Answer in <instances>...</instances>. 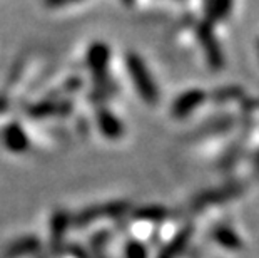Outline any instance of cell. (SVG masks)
<instances>
[{"mask_svg":"<svg viewBox=\"0 0 259 258\" xmlns=\"http://www.w3.org/2000/svg\"><path fill=\"white\" fill-rule=\"evenodd\" d=\"M127 67L131 70V76L136 82L137 89L144 96V99L147 102L157 101V89L154 86L151 76H149V70L146 69L144 62L137 56H134V54H131V56H127Z\"/></svg>","mask_w":259,"mask_h":258,"instance_id":"cell-1","label":"cell"},{"mask_svg":"<svg viewBox=\"0 0 259 258\" xmlns=\"http://www.w3.org/2000/svg\"><path fill=\"white\" fill-rule=\"evenodd\" d=\"M204 99L202 91H189L186 92L183 97H179L178 102L174 104V114L176 116H186L189 114L196 106H199L201 101Z\"/></svg>","mask_w":259,"mask_h":258,"instance_id":"cell-2","label":"cell"},{"mask_svg":"<svg viewBox=\"0 0 259 258\" xmlns=\"http://www.w3.org/2000/svg\"><path fill=\"white\" fill-rule=\"evenodd\" d=\"M101 129L107 136H117L120 134V124L119 121L112 118L111 114H102L101 116Z\"/></svg>","mask_w":259,"mask_h":258,"instance_id":"cell-3","label":"cell"},{"mask_svg":"<svg viewBox=\"0 0 259 258\" xmlns=\"http://www.w3.org/2000/svg\"><path fill=\"white\" fill-rule=\"evenodd\" d=\"M91 65L94 70H101L107 62V51L106 47H94L91 52Z\"/></svg>","mask_w":259,"mask_h":258,"instance_id":"cell-4","label":"cell"},{"mask_svg":"<svg viewBox=\"0 0 259 258\" xmlns=\"http://www.w3.org/2000/svg\"><path fill=\"white\" fill-rule=\"evenodd\" d=\"M212 9L216 15H221V14H226L229 9V0H212Z\"/></svg>","mask_w":259,"mask_h":258,"instance_id":"cell-5","label":"cell"}]
</instances>
